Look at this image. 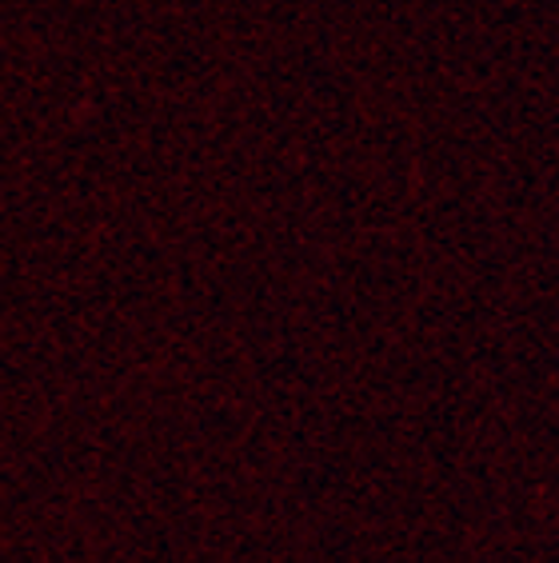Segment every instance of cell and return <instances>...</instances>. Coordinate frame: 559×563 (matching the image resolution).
I'll list each match as a JSON object with an SVG mask.
<instances>
[]
</instances>
